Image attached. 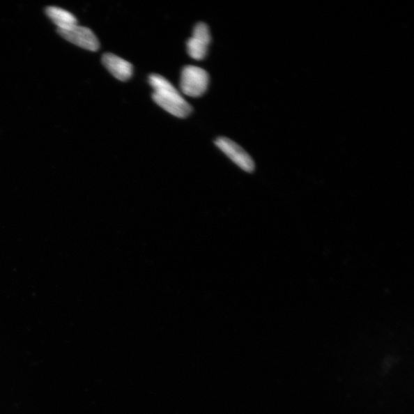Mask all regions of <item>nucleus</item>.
<instances>
[{
    "instance_id": "7ed1b4c3",
    "label": "nucleus",
    "mask_w": 414,
    "mask_h": 414,
    "mask_svg": "<svg viewBox=\"0 0 414 414\" xmlns=\"http://www.w3.org/2000/svg\"><path fill=\"white\" fill-rule=\"evenodd\" d=\"M215 144L242 170L248 173L254 171L256 168L254 160L239 144L224 137H218L215 141Z\"/></svg>"
},
{
    "instance_id": "39448f33",
    "label": "nucleus",
    "mask_w": 414,
    "mask_h": 414,
    "mask_svg": "<svg viewBox=\"0 0 414 414\" xmlns=\"http://www.w3.org/2000/svg\"><path fill=\"white\" fill-rule=\"evenodd\" d=\"M211 42V36L208 26L204 22H199L194 29L193 36L187 43L189 56L195 60L204 59L208 50Z\"/></svg>"
},
{
    "instance_id": "f257e3e1",
    "label": "nucleus",
    "mask_w": 414,
    "mask_h": 414,
    "mask_svg": "<svg viewBox=\"0 0 414 414\" xmlns=\"http://www.w3.org/2000/svg\"><path fill=\"white\" fill-rule=\"evenodd\" d=\"M149 83L153 89V101L164 110L180 118H186L191 113L192 107L164 77L152 74Z\"/></svg>"
},
{
    "instance_id": "0eeeda50",
    "label": "nucleus",
    "mask_w": 414,
    "mask_h": 414,
    "mask_svg": "<svg viewBox=\"0 0 414 414\" xmlns=\"http://www.w3.org/2000/svg\"><path fill=\"white\" fill-rule=\"evenodd\" d=\"M45 12L58 27L57 30H66L78 25V20L75 15L61 8L49 6Z\"/></svg>"
},
{
    "instance_id": "20e7f679",
    "label": "nucleus",
    "mask_w": 414,
    "mask_h": 414,
    "mask_svg": "<svg viewBox=\"0 0 414 414\" xmlns=\"http://www.w3.org/2000/svg\"><path fill=\"white\" fill-rule=\"evenodd\" d=\"M57 31L66 40L82 49L91 52L99 49L100 43L98 38L89 28L77 25L68 29Z\"/></svg>"
},
{
    "instance_id": "423d86ee",
    "label": "nucleus",
    "mask_w": 414,
    "mask_h": 414,
    "mask_svg": "<svg viewBox=\"0 0 414 414\" xmlns=\"http://www.w3.org/2000/svg\"><path fill=\"white\" fill-rule=\"evenodd\" d=\"M102 63L113 76L117 79L125 82L132 78L133 66L129 61L114 55L105 53L102 56Z\"/></svg>"
},
{
    "instance_id": "f03ea898",
    "label": "nucleus",
    "mask_w": 414,
    "mask_h": 414,
    "mask_svg": "<svg viewBox=\"0 0 414 414\" xmlns=\"http://www.w3.org/2000/svg\"><path fill=\"white\" fill-rule=\"evenodd\" d=\"M209 80V75L204 69L194 66L184 67L181 78L182 93L189 97H201L208 88Z\"/></svg>"
}]
</instances>
